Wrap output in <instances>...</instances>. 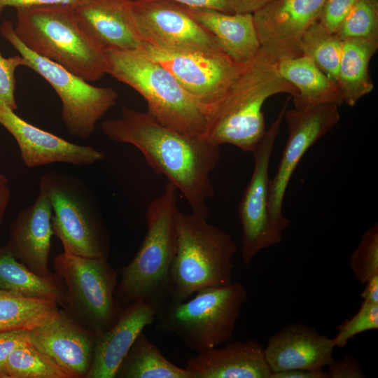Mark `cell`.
<instances>
[{
  "instance_id": "f35d334b",
  "label": "cell",
  "mask_w": 378,
  "mask_h": 378,
  "mask_svg": "<svg viewBox=\"0 0 378 378\" xmlns=\"http://www.w3.org/2000/svg\"><path fill=\"white\" fill-rule=\"evenodd\" d=\"M184 6L193 8H207L223 13H233L227 0H172Z\"/></svg>"
},
{
  "instance_id": "ab89813d",
  "label": "cell",
  "mask_w": 378,
  "mask_h": 378,
  "mask_svg": "<svg viewBox=\"0 0 378 378\" xmlns=\"http://www.w3.org/2000/svg\"><path fill=\"white\" fill-rule=\"evenodd\" d=\"M274 0H227L233 13H254Z\"/></svg>"
},
{
  "instance_id": "ffe728a7",
  "label": "cell",
  "mask_w": 378,
  "mask_h": 378,
  "mask_svg": "<svg viewBox=\"0 0 378 378\" xmlns=\"http://www.w3.org/2000/svg\"><path fill=\"white\" fill-rule=\"evenodd\" d=\"M52 208L46 194L39 190L35 202L20 211L13 222L6 244L13 256L34 273L52 276L48 267L53 234Z\"/></svg>"
},
{
  "instance_id": "4dcf8cb0",
  "label": "cell",
  "mask_w": 378,
  "mask_h": 378,
  "mask_svg": "<svg viewBox=\"0 0 378 378\" xmlns=\"http://www.w3.org/2000/svg\"><path fill=\"white\" fill-rule=\"evenodd\" d=\"M336 35L378 41V0H356Z\"/></svg>"
},
{
  "instance_id": "836d02e7",
  "label": "cell",
  "mask_w": 378,
  "mask_h": 378,
  "mask_svg": "<svg viewBox=\"0 0 378 378\" xmlns=\"http://www.w3.org/2000/svg\"><path fill=\"white\" fill-rule=\"evenodd\" d=\"M25 64L21 55L6 58L0 53V108L8 107L14 111L18 108L15 72L18 67Z\"/></svg>"
},
{
  "instance_id": "ee69618b",
  "label": "cell",
  "mask_w": 378,
  "mask_h": 378,
  "mask_svg": "<svg viewBox=\"0 0 378 378\" xmlns=\"http://www.w3.org/2000/svg\"><path fill=\"white\" fill-rule=\"evenodd\" d=\"M8 181V178L4 174L0 173V188L7 186Z\"/></svg>"
},
{
  "instance_id": "8992f818",
  "label": "cell",
  "mask_w": 378,
  "mask_h": 378,
  "mask_svg": "<svg viewBox=\"0 0 378 378\" xmlns=\"http://www.w3.org/2000/svg\"><path fill=\"white\" fill-rule=\"evenodd\" d=\"M205 216L178 211L177 246L169 271L170 300L183 302L197 291L232 283L237 246Z\"/></svg>"
},
{
  "instance_id": "d6986e66",
  "label": "cell",
  "mask_w": 378,
  "mask_h": 378,
  "mask_svg": "<svg viewBox=\"0 0 378 378\" xmlns=\"http://www.w3.org/2000/svg\"><path fill=\"white\" fill-rule=\"evenodd\" d=\"M333 338L320 335L314 327L289 323L268 338L264 348L272 372L295 369L320 370L333 360Z\"/></svg>"
},
{
  "instance_id": "7a4b0ae2",
  "label": "cell",
  "mask_w": 378,
  "mask_h": 378,
  "mask_svg": "<svg viewBox=\"0 0 378 378\" xmlns=\"http://www.w3.org/2000/svg\"><path fill=\"white\" fill-rule=\"evenodd\" d=\"M278 60L261 48L234 80L225 96L209 118L204 136L209 143L230 144L253 152L266 129L262 106L270 97L298 91L280 76Z\"/></svg>"
},
{
  "instance_id": "8fae6325",
  "label": "cell",
  "mask_w": 378,
  "mask_h": 378,
  "mask_svg": "<svg viewBox=\"0 0 378 378\" xmlns=\"http://www.w3.org/2000/svg\"><path fill=\"white\" fill-rule=\"evenodd\" d=\"M164 66L209 113L220 104L246 65L225 52L172 50L143 43L139 48Z\"/></svg>"
},
{
  "instance_id": "5b68a950",
  "label": "cell",
  "mask_w": 378,
  "mask_h": 378,
  "mask_svg": "<svg viewBox=\"0 0 378 378\" xmlns=\"http://www.w3.org/2000/svg\"><path fill=\"white\" fill-rule=\"evenodd\" d=\"M14 31L31 52L64 67L88 82L106 72V52L81 29L72 6L16 9Z\"/></svg>"
},
{
  "instance_id": "44dd1931",
  "label": "cell",
  "mask_w": 378,
  "mask_h": 378,
  "mask_svg": "<svg viewBox=\"0 0 378 378\" xmlns=\"http://www.w3.org/2000/svg\"><path fill=\"white\" fill-rule=\"evenodd\" d=\"M190 378H270L264 347L256 340L230 342L188 359Z\"/></svg>"
},
{
  "instance_id": "ac0fdd59",
  "label": "cell",
  "mask_w": 378,
  "mask_h": 378,
  "mask_svg": "<svg viewBox=\"0 0 378 378\" xmlns=\"http://www.w3.org/2000/svg\"><path fill=\"white\" fill-rule=\"evenodd\" d=\"M132 1L80 0L72 8L81 29L105 52L136 50L143 42Z\"/></svg>"
},
{
  "instance_id": "7c38bea8",
  "label": "cell",
  "mask_w": 378,
  "mask_h": 378,
  "mask_svg": "<svg viewBox=\"0 0 378 378\" xmlns=\"http://www.w3.org/2000/svg\"><path fill=\"white\" fill-rule=\"evenodd\" d=\"M290 99L287 97L275 120L252 152L253 171L239 205L242 230L241 256L246 265L250 264L261 250L281 241L282 232L275 227L270 214L268 171L274 143L280 133Z\"/></svg>"
},
{
  "instance_id": "5bb4252c",
  "label": "cell",
  "mask_w": 378,
  "mask_h": 378,
  "mask_svg": "<svg viewBox=\"0 0 378 378\" xmlns=\"http://www.w3.org/2000/svg\"><path fill=\"white\" fill-rule=\"evenodd\" d=\"M132 8L143 43L172 50H223L188 12L172 0H132Z\"/></svg>"
},
{
  "instance_id": "e0dca14e",
  "label": "cell",
  "mask_w": 378,
  "mask_h": 378,
  "mask_svg": "<svg viewBox=\"0 0 378 378\" xmlns=\"http://www.w3.org/2000/svg\"><path fill=\"white\" fill-rule=\"evenodd\" d=\"M31 343L50 356L74 378H86L91 368L97 333L59 308L50 321L27 331Z\"/></svg>"
},
{
  "instance_id": "30bf717a",
  "label": "cell",
  "mask_w": 378,
  "mask_h": 378,
  "mask_svg": "<svg viewBox=\"0 0 378 378\" xmlns=\"http://www.w3.org/2000/svg\"><path fill=\"white\" fill-rule=\"evenodd\" d=\"M0 33L24 59L25 66L39 74L54 89L62 102L61 115L68 133L88 139L96 123L115 105L117 92L111 88L92 85L60 65L31 52L16 36L11 22H4Z\"/></svg>"
},
{
  "instance_id": "60d3db41",
  "label": "cell",
  "mask_w": 378,
  "mask_h": 378,
  "mask_svg": "<svg viewBox=\"0 0 378 378\" xmlns=\"http://www.w3.org/2000/svg\"><path fill=\"white\" fill-rule=\"evenodd\" d=\"M270 378H330V376L323 370L295 369L272 372Z\"/></svg>"
},
{
  "instance_id": "f546056e",
  "label": "cell",
  "mask_w": 378,
  "mask_h": 378,
  "mask_svg": "<svg viewBox=\"0 0 378 378\" xmlns=\"http://www.w3.org/2000/svg\"><path fill=\"white\" fill-rule=\"evenodd\" d=\"M301 54L310 57L317 66L337 82L342 40L317 20L303 34L299 43Z\"/></svg>"
},
{
  "instance_id": "f6af8a7d",
  "label": "cell",
  "mask_w": 378,
  "mask_h": 378,
  "mask_svg": "<svg viewBox=\"0 0 378 378\" xmlns=\"http://www.w3.org/2000/svg\"><path fill=\"white\" fill-rule=\"evenodd\" d=\"M4 9V8L0 6V14L1 13Z\"/></svg>"
},
{
  "instance_id": "d6a6232c",
  "label": "cell",
  "mask_w": 378,
  "mask_h": 378,
  "mask_svg": "<svg viewBox=\"0 0 378 378\" xmlns=\"http://www.w3.org/2000/svg\"><path fill=\"white\" fill-rule=\"evenodd\" d=\"M378 329V303L363 300L357 313L344 320L333 338L335 347L343 348L349 340L361 332Z\"/></svg>"
},
{
  "instance_id": "f1b7e54d",
  "label": "cell",
  "mask_w": 378,
  "mask_h": 378,
  "mask_svg": "<svg viewBox=\"0 0 378 378\" xmlns=\"http://www.w3.org/2000/svg\"><path fill=\"white\" fill-rule=\"evenodd\" d=\"M6 370L8 378H74L50 356L35 347L29 339L11 351Z\"/></svg>"
},
{
  "instance_id": "1f68e13d",
  "label": "cell",
  "mask_w": 378,
  "mask_h": 378,
  "mask_svg": "<svg viewBox=\"0 0 378 378\" xmlns=\"http://www.w3.org/2000/svg\"><path fill=\"white\" fill-rule=\"evenodd\" d=\"M349 265L356 279L365 284L378 274V224L374 223L363 234L351 253Z\"/></svg>"
},
{
  "instance_id": "4316f807",
  "label": "cell",
  "mask_w": 378,
  "mask_h": 378,
  "mask_svg": "<svg viewBox=\"0 0 378 378\" xmlns=\"http://www.w3.org/2000/svg\"><path fill=\"white\" fill-rule=\"evenodd\" d=\"M59 311L54 301L0 289V332L33 330L50 321Z\"/></svg>"
},
{
  "instance_id": "3957f363",
  "label": "cell",
  "mask_w": 378,
  "mask_h": 378,
  "mask_svg": "<svg viewBox=\"0 0 378 378\" xmlns=\"http://www.w3.org/2000/svg\"><path fill=\"white\" fill-rule=\"evenodd\" d=\"M176 190L167 181L164 192L150 203L144 239L130 262L117 270L120 280L115 298L122 308L143 300L157 312L170 300L169 271L176 251L179 211Z\"/></svg>"
},
{
  "instance_id": "4fadbf2b",
  "label": "cell",
  "mask_w": 378,
  "mask_h": 378,
  "mask_svg": "<svg viewBox=\"0 0 378 378\" xmlns=\"http://www.w3.org/2000/svg\"><path fill=\"white\" fill-rule=\"evenodd\" d=\"M338 108L335 103H325L287 109L284 113L288 139L269 188L271 219L281 232L289 225L283 215V202L293 174L308 149L337 124L340 118Z\"/></svg>"
},
{
  "instance_id": "8d00e7d4",
  "label": "cell",
  "mask_w": 378,
  "mask_h": 378,
  "mask_svg": "<svg viewBox=\"0 0 378 378\" xmlns=\"http://www.w3.org/2000/svg\"><path fill=\"white\" fill-rule=\"evenodd\" d=\"M330 378H364L365 377L358 360L348 355L333 362L328 366Z\"/></svg>"
},
{
  "instance_id": "603a6c76",
  "label": "cell",
  "mask_w": 378,
  "mask_h": 378,
  "mask_svg": "<svg viewBox=\"0 0 378 378\" xmlns=\"http://www.w3.org/2000/svg\"><path fill=\"white\" fill-rule=\"evenodd\" d=\"M188 12L236 62L249 63L261 49L253 14L223 13L186 6Z\"/></svg>"
},
{
  "instance_id": "83f0119b",
  "label": "cell",
  "mask_w": 378,
  "mask_h": 378,
  "mask_svg": "<svg viewBox=\"0 0 378 378\" xmlns=\"http://www.w3.org/2000/svg\"><path fill=\"white\" fill-rule=\"evenodd\" d=\"M115 378H190L169 361L142 331L119 365Z\"/></svg>"
},
{
  "instance_id": "b9f144b4",
  "label": "cell",
  "mask_w": 378,
  "mask_h": 378,
  "mask_svg": "<svg viewBox=\"0 0 378 378\" xmlns=\"http://www.w3.org/2000/svg\"><path fill=\"white\" fill-rule=\"evenodd\" d=\"M365 285L360 297L363 300L372 303H378V274L370 278Z\"/></svg>"
},
{
  "instance_id": "ba28073f",
  "label": "cell",
  "mask_w": 378,
  "mask_h": 378,
  "mask_svg": "<svg viewBox=\"0 0 378 378\" xmlns=\"http://www.w3.org/2000/svg\"><path fill=\"white\" fill-rule=\"evenodd\" d=\"M39 190L52 208L53 234L64 252L90 258H108L109 239L91 190L79 177L50 172L39 179Z\"/></svg>"
},
{
  "instance_id": "d4e9b609",
  "label": "cell",
  "mask_w": 378,
  "mask_h": 378,
  "mask_svg": "<svg viewBox=\"0 0 378 378\" xmlns=\"http://www.w3.org/2000/svg\"><path fill=\"white\" fill-rule=\"evenodd\" d=\"M378 50V41L364 38L342 40L337 83L343 103L351 107L374 89L369 66Z\"/></svg>"
},
{
  "instance_id": "7bdbcfd3",
  "label": "cell",
  "mask_w": 378,
  "mask_h": 378,
  "mask_svg": "<svg viewBox=\"0 0 378 378\" xmlns=\"http://www.w3.org/2000/svg\"><path fill=\"white\" fill-rule=\"evenodd\" d=\"M10 198V189L5 186L0 188V226Z\"/></svg>"
},
{
  "instance_id": "7402d4cb",
  "label": "cell",
  "mask_w": 378,
  "mask_h": 378,
  "mask_svg": "<svg viewBox=\"0 0 378 378\" xmlns=\"http://www.w3.org/2000/svg\"><path fill=\"white\" fill-rule=\"evenodd\" d=\"M155 318V309L143 300L127 304L117 321L97 334L92 363L86 378H115L119 365L139 335Z\"/></svg>"
},
{
  "instance_id": "74e56055",
  "label": "cell",
  "mask_w": 378,
  "mask_h": 378,
  "mask_svg": "<svg viewBox=\"0 0 378 378\" xmlns=\"http://www.w3.org/2000/svg\"><path fill=\"white\" fill-rule=\"evenodd\" d=\"M80 0H0V6L14 7L16 9L46 6H74Z\"/></svg>"
},
{
  "instance_id": "6da1fadb",
  "label": "cell",
  "mask_w": 378,
  "mask_h": 378,
  "mask_svg": "<svg viewBox=\"0 0 378 378\" xmlns=\"http://www.w3.org/2000/svg\"><path fill=\"white\" fill-rule=\"evenodd\" d=\"M101 128L111 140L138 148L155 173L181 191L192 213L207 217L206 202L214 192L210 174L220 160V146L167 128L147 112L127 106L120 118L104 120Z\"/></svg>"
},
{
  "instance_id": "52a82bcc",
  "label": "cell",
  "mask_w": 378,
  "mask_h": 378,
  "mask_svg": "<svg viewBox=\"0 0 378 378\" xmlns=\"http://www.w3.org/2000/svg\"><path fill=\"white\" fill-rule=\"evenodd\" d=\"M183 302L167 301L156 313L155 328L178 336L190 349L201 351L229 341L248 300L239 282L199 290Z\"/></svg>"
},
{
  "instance_id": "d590c367",
  "label": "cell",
  "mask_w": 378,
  "mask_h": 378,
  "mask_svg": "<svg viewBox=\"0 0 378 378\" xmlns=\"http://www.w3.org/2000/svg\"><path fill=\"white\" fill-rule=\"evenodd\" d=\"M28 339V333L25 330L0 332V378H8L6 363L11 351Z\"/></svg>"
},
{
  "instance_id": "e575fe53",
  "label": "cell",
  "mask_w": 378,
  "mask_h": 378,
  "mask_svg": "<svg viewBox=\"0 0 378 378\" xmlns=\"http://www.w3.org/2000/svg\"><path fill=\"white\" fill-rule=\"evenodd\" d=\"M356 0H325L318 21L328 31L337 34Z\"/></svg>"
},
{
  "instance_id": "2e32d148",
  "label": "cell",
  "mask_w": 378,
  "mask_h": 378,
  "mask_svg": "<svg viewBox=\"0 0 378 378\" xmlns=\"http://www.w3.org/2000/svg\"><path fill=\"white\" fill-rule=\"evenodd\" d=\"M0 125L16 141L21 159L27 167L54 162L90 165L104 158L102 152L92 146L69 142L27 122L8 107L0 108Z\"/></svg>"
},
{
  "instance_id": "484cf974",
  "label": "cell",
  "mask_w": 378,
  "mask_h": 378,
  "mask_svg": "<svg viewBox=\"0 0 378 378\" xmlns=\"http://www.w3.org/2000/svg\"><path fill=\"white\" fill-rule=\"evenodd\" d=\"M0 289L22 295L50 300L62 309L66 302V287L55 272L38 275L18 261L5 245L0 246Z\"/></svg>"
},
{
  "instance_id": "9c48e42d",
  "label": "cell",
  "mask_w": 378,
  "mask_h": 378,
  "mask_svg": "<svg viewBox=\"0 0 378 378\" xmlns=\"http://www.w3.org/2000/svg\"><path fill=\"white\" fill-rule=\"evenodd\" d=\"M107 259L63 251L54 260L55 273L66 287V302L62 309L97 334L111 328L123 310L115 298L118 274Z\"/></svg>"
},
{
  "instance_id": "277c9868",
  "label": "cell",
  "mask_w": 378,
  "mask_h": 378,
  "mask_svg": "<svg viewBox=\"0 0 378 378\" xmlns=\"http://www.w3.org/2000/svg\"><path fill=\"white\" fill-rule=\"evenodd\" d=\"M105 52L107 74L140 94L154 120L182 134L204 139L209 113L164 66L139 49Z\"/></svg>"
},
{
  "instance_id": "9a60e30c",
  "label": "cell",
  "mask_w": 378,
  "mask_h": 378,
  "mask_svg": "<svg viewBox=\"0 0 378 378\" xmlns=\"http://www.w3.org/2000/svg\"><path fill=\"white\" fill-rule=\"evenodd\" d=\"M325 0H274L253 13L261 48L277 60L301 55L299 43Z\"/></svg>"
},
{
  "instance_id": "cb8c5ba5",
  "label": "cell",
  "mask_w": 378,
  "mask_h": 378,
  "mask_svg": "<svg viewBox=\"0 0 378 378\" xmlns=\"http://www.w3.org/2000/svg\"><path fill=\"white\" fill-rule=\"evenodd\" d=\"M278 71L283 79L298 91L293 97L295 108L300 109L325 103H343L337 82L326 76L306 55L278 60Z\"/></svg>"
}]
</instances>
